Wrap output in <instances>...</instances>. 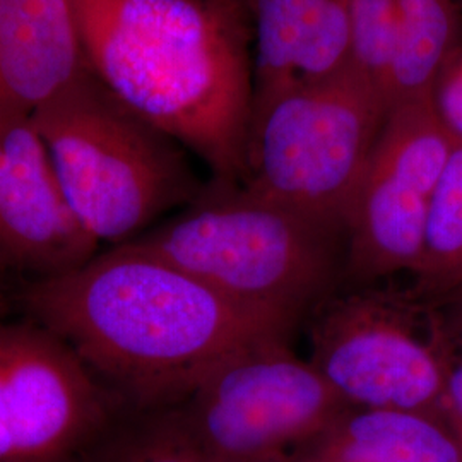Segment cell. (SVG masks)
Wrapping results in <instances>:
<instances>
[{"label":"cell","instance_id":"obj_11","mask_svg":"<svg viewBox=\"0 0 462 462\" xmlns=\"http://www.w3.org/2000/svg\"><path fill=\"white\" fill-rule=\"evenodd\" d=\"M247 19L252 103L351 67V0H236Z\"/></svg>","mask_w":462,"mask_h":462},{"label":"cell","instance_id":"obj_6","mask_svg":"<svg viewBox=\"0 0 462 462\" xmlns=\"http://www.w3.org/2000/svg\"><path fill=\"white\" fill-rule=\"evenodd\" d=\"M345 408L314 365L276 341L216 365L166 410L208 462H290Z\"/></svg>","mask_w":462,"mask_h":462},{"label":"cell","instance_id":"obj_14","mask_svg":"<svg viewBox=\"0 0 462 462\" xmlns=\"http://www.w3.org/2000/svg\"><path fill=\"white\" fill-rule=\"evenodd\" d=\"M399 55L393 103L431 97L439 74L462 47V19L452 0H394Z\"/></svg>","mask_w":462,"mask_h":462},{"label":"cell","instance_id":"obj_7","mask_svg":"<svg viewBox=\"0 0 462 462\" xmlns=\"http://www.w3.org/2000/svg\"><path fill=\"white\" fill-rule=\"evenodd\" d=\"M324 303L309 362L347 406L440 414L456 345L433 303L372 290Z\"/></svg>","mask_w":462,"mask_h":462},{"label":"cell","instance_id":"obj_20","mask_svg":"<svg viewBox=\"0 0 462 462\" xmlns=\"http://www.w3.org/2000/svg\"><path fill=\"white\" fill-rule=\"evenodd\" d=\"M446 301L457 303V312L452 315V317H456V319H454V320H448V322H450V326H452L454 329H459L462 332V290H459L457 293H454L452 297L447 298Z\"/></svg>","mask_w":462,"mask_h":462},{"label":"cell","instance_id":"obj_1","mask_svg":"<svg viewBox=\"0 0 462 462\" xmlns=\"http://www.w3.org/2000/svg\"><path fill=\"white\" fill-rule=\"evenodd\" d=\"M26 305L135 410L175 404L216 365L288 341L293 322L247 309L131 244L34 280Z\"/></svg>","mask_w":462,"mask_h":462},{"label":"cell","instance_id":"obj_19","mask_svg":"<svg viewBox=\"0 0 462 462\" xmlns=\"http://www.w3.org/2000/svg\"><path fill=\"white\" fill-rule=\"evenodd\" d=\"M454 345L456 351L447 374L440 414L462 442V341Z\"/></svg>","mask_w":462,"mask_h":462},{"label":"cell","instance_id":"obj_15","mask_svg":"<svg viewBox=\"0 0 462 462\" xmlns=\"http://www.w3.org/2000/svg\"><path fill=\"white\" fill-rule=\"evenodd\" d=\"M414 297L442 303L462 290V144H456L431 196Z\"/></svg>","mask_w":462,"mask_h":462},{"label":"cell","instance_id":"obj_13","mask_svg":"<svg viewBox=\"0 0 462 462\" xmlns=\"http://www.w3.org/2000/svg\"><path fill=\"white\" fill-rule=\"evenodd\" d=\"M290 462H462V442L440 414L347 406Z\"/></svg>","mask_w":462,"mask_h":462},{"label":"cell","instance_id":"obj_17","mask_svg":"<svg viewBox=\"0 0 462 462\" xmlns=\"http://www.w3.org/2000/svg\"><path fill=\"white\" fill-rule=\"evenodd\" d=\"M399 55L394 0H351V67L391 110Z\"/></svg>","mask_w":462,"mask_h":462},{"label":"cell","instance_id":"obj_18","mask_svg":"<svg viewBox=\"0 0 462 462\" xmlns=\"http://www.w3.org/2000/svg\"><path fill=\"white\" fill-rule=\"evenodd\" d=\"M431 103L448 135L456 144H462V47L439 74Z\"/></svg>","mask_w":462,"mask_h":462},{"label":"cell","instance_id":"obj_9","mask_svg":"<svg viewBox=\"0 0 462 462\" xmlns=\"http://www.w3.org/2000/svg\"><path fill=\"white\" fill-rule=\"evenodd\" d=\"M120 404L57 336L0 322V462H72Z\"/></svg>","mask_w":462,"mask_h":462},{"label":"cell","instance_id":"obj_12","mask_svg":"<svg viewBox=\"0 0 462 462\" xmlns=\"http://www.w3.org/2000/svg\"><path fill=\"white\" fill-rule=\"evenodd\" d=\"M84 64L70 0H0V124L32 118Z\"/></svg>","mask_w":462,"mask_h":462},{"label":"cell","instance_id":"obj_21","mask_svg":"<svg viewBox=\"0 0 462 462\" xmlns=\"http://www.w3.org/2000/svg\"><path fill=\"white\" fill-rule=\"evenodd\" d=\"M230 2H233V4H236V0H230ZM238 5V4H236Z\"/></svg>","mask_w":462,"mask_h":462},{"label":"cell","instance_id":"obj_10","mask_svg":"<svg viewBox=\"0 0 462 462\" xmlns=\"http://www.w3.org/2000/svg\"><path fill=\"white\" fill-rule=\"evenodd\" d=\"M98 245L69 208L32 118L0 124V267L43 280L88 263Z\"/></svg>","mask_w":462,"mask_h":462},{"label":"cell","instance_id":"obj_3","mask_svg":"<svg viewBox=\"0 0 462 462\" xmlns=\"http://www.w3.org/2000/svg\"><path fill=\"white\" fill-rule=\"evenodd\" d=\"M32 122L69 208L98 244H125L202 192L185 148L135 116L86 64Z\"/></svg>","mask_w":462,"mask_h":462},{"label":"cell","instance_id":"obj_8","mask_svg":"<svg viewBox=\"0 0 462 462\" xmlns=\"http://www.w3.org/2000/svg\"><path fill=\"white\" fill-rule=\"evenodd\" d=\"M456 146L431 97L389 110L347 209L346 274L355 282L416 273L430 200Z\"/></svg>","mask_w":462,"mask_h":462},{"label":"cell","instance_id":"obj_4","mask_svg":"<svg viewBox=\"0 0 462 462\" xmlns=\"http://www.w3.org/2000/svg\"><path fill=\"white\" fill-rule=\"evenodd\" d=\"M236 183L215 182L170 221L125 242L252 310L297 324L337 274V236Z\"/></svg>","mask_w":462,"mask_h":462},{"label":"cell","instance_id":"obj_2","mask_svg":"<svg viewBox=\"0 0 462 462\" xmlns=\"http://www.w3.org/2000/svg\"><path fill=\"white\" fill-rule=\"evenodd\" d=\"M84 62L135 116L240 183L252 110L247 19L230 0H70Z\"/></svg>","mask_w":462,"mask_h":462},{"label":"cell","instance_id":"obj_5","mask_svg":"<svg viewBox=\"0 0 462 462\" xmlns=\"http://www.w3.org/2000/svg\"><path fill=\"white\" fill-rule=\"evenodd\" d=\"M387 114L385 101L353 67L252 103L238 185L345 231Z\"/></svg>","mask_w":462,"mask_h":462},{"label":"cell","instance_id":"obj_16","mask_svg":"<svg viewBox=\"0 0 462 462\" xmlns=\"http://www.w3.org/2000/svg\"><path fill=\"white\" fill-rule=\"evenodd\" d=\"M72 462H208L170 410L120 404Z\"/></svg>","mask_w":462,"mask_h":462}]
</instances>
